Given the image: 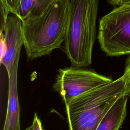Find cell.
<instances>
[{
    "label": "cell",
    "instance_id": "obj_1",
    "mask_svg": "<svg viewBox=\"0 0 130 130\" xmlns=\"http://www.w3.org/2000/svg\"><path fill=\"white\" fill-rule=\"evenodd\" d=\"M70 12V0H54L41 15L22 22L28 60L49 55L60 48L67 36Z\"/></svg>",
    "mask_w": 130,
    "mask_h": 130
},
{
    "label": "cell",
    "instance_id": "obj_2",
    "mask_svg": "<svg viewBox=\"0 0 130 130\" xmlns=\"http://www.w3.org/2000/svg\"><path fill=\"white\" fill-rule=\"evenodd\" d=\"M130 69L112 82L93 88L65 104L69 130H95L116 101L125 94Z\"/></svg>",
    "mask_w": 130,
    "mask_h": 130
},
{
    "label": "cell",
    "instance_id": "obj_3",
    "mask_svg": "<svg viewBox=\"0 0 130 130\" xmlns=\"http://www.w3.org/2000/svg\"><path fill=\"white\" fill-rule=\"evenodd\" d=\"M70 1V17L64 50L72 67L83 68L91 63L99 0Z\"/></svg>",
    "mask_w": 130,
    "mask_h": 130
},
{
    "label": "cell",
    "instance_id": "obj_4",
    "mask_svg": "<svg viewBox=\"0 0 130 130\" xmlns=\"http://www.w3.org/2000/svg\"><path fill=\"white\" fill-rule=\"evenodd\" d=\"M98 38L107 56L130 54V5L117 7L101 18Z\"/></svg>",
    "mask_w": 130,
    "mask_h": 130
},
{
    "label": "cell",
    "instance_id": "obj_5",
    "mask_svg": "<svg viewBox=\"0 0 130 130\" xmlns=\"http://www.w3.org/2000/svg\"><path fill=\"white\" fill-rule=\"evenodd\" d=\"M112 81L111 77L93 70L71 67L58 70L53 87L66 104L76 97Z\"/></svg>",
    "mask_w": 130,
    "mask_h": 130
},
{
    "label": "cell",
    "instance_id": "obj_6",
    "mask_svg": "<svg viewBox=\"0 0 130 130\" xmlns=\"http://www.w3.org/2000/svg\"><path fill=\"white\" fill-rule=\"evenodd\" d=\"M1 63L9 75L15 58L20 56L24 45L22 22L16 15L8 16L4 29L1 32Z\"/></svg>",
    "mask_w": 130,
    "mask_h": 130
},
{
    "label": "cell",
    "instance_id": "obj_7",
    "mask_svg": "<svg viewBox=\"0 0 130 130\" xmlns=\"http://www.w3.org/2000/svg\"><path fill=\"white\" fill-rule=\"evenodd\" d=\"M20 56L13 63L10 73L8 75L9 89L7 113L10 121V130H20V109L17 91V73Z\"/></svg>",
    "mask_w": 130,
    "mask_h": 130
},
{
    "label": "cell",
    "instance_id": "obj_8",
    "mask_svg": "<svg viewBox=\"0 0 130 130\" xmlns=\"http://www.w3.org/2000/svg\"><path fill=\"white\" fill-rule=\"evenodd\" d=\"M128 96L124 94L113 104L95 130H119L126 115Z\"/></svg>",
    "mask_w": 130,
    "mask_h": 130
},
{
    "label": "cell",
    "instance_id": "obj_9",
    "mask_svg": "<svg viewBox=\"0 0 130 130\" xmlns=\"http://www.w3.org/2000/svg\"><path fill=\"white\" fill-rule=\"evenodd\" d=\"M54 0H21L15 15L22 22L32 19L41 15Z\"/></svg>",
    "mask_w": 130,
    "mask_h": 130
},
{
    "label": "cell",
    "instance_id": "obj_10",
    "mask_svg": "<svg viewBox=\"0 0 130 130\" xmlns=\"http://www.w3.org/2000/svg\"><path fill=\"white\" fill-rule=\"evenodd\" d=\"M21 0H0L1 12L9 15L10 13L15 15Z\"/></svg>",
    "mask_w": 130,
    "mask_h": 130
},
{
    "label": "cell",
    "instance_id": "obj_11",
    "mask_svg": "<svg viewBox=\"0 0 130 130\" xmlns=\"http://www.w3.org/2000/svg\"><path fill=\"white\" fill-rule=\"evenodd\" d=\"M107 1L116 7L130 5V0H107Z\"/></svg>",
    "mask_w": 130,
    "mask_h": 130
},
{
    "label": "cell",
    "instance_id": "obj_12",
    "mask_svg": "<svg viewBox=\"0 0 130 130\" xmlns=\"http://www.w3.org/2000/svg\"><path fill=\"white\" fill-rule=\"evenodd\" d=\"M32 125H33L34 130H43L41 122L37 113L34 114V118Z\"/></svg>",
    "mask_w": 130,
    "mask_h": 130
},
{
    "label": "cell",
    "instance_id": "obj_13",
    "mask_svg": "<svg viewBox=\"0 0 130 130\" xmlns=\"http://www.w3.org/2000/svg\"><path fill=\"white\" fill-rule=\"evenodd\" d=\"M125 65L127 66L129 68V69H130V56H128L127 58V59L126 60V62H125ZM128 92H130V75H129V78H128V82H127V83L125 95Z\"/></svg>",
    "mask_w": 130,
    "mask_h": 130
},
{
    "label": "cell",
    "instance_id": "obj_14",
    "mask_svg": "<svg viewBox=\"0 0 130 130\" xmlns=\"http://www.w3.org/2000/svg\"><path fill=\"white\" fill-rule=\"evenodd\" d=\"M3 130H10V121L9 115L7 113H6L5 122Z\"/></svg>",
    "mask_w": 130,
    "mask_h": 130
},
{
    "label": "cell",
    "instance_id": "obj_15",
    "mask_svg": "<svg viewBox=\"0 0 130 130\" xmlns=\"http://www.w3.org/2000/svg\"><path fill=\"white\" fill-rule=\"evenodd\" d=\"M25 130H34V127H33V125H31L30 126H29V127H28L27 128H26V129Z\"/></svg>",
    "mask_w": 130,
    "mask_h": 130
},
{
    "label": "cell",
    "instance_id": "obj_16",
    "mask_svg": "<svg viewBox=\"0 0 130 130\" xmlns=\"http://www.w3.org/2000/svg\"><path fill=\"white\" fill-rule=\"evenodd\" d=\"M126 96H127L128 97L130 98V92H128V93H126Z\"/></svg>",
    "mask_w": 130,
    "mask_h": 130
}]
</instances>
